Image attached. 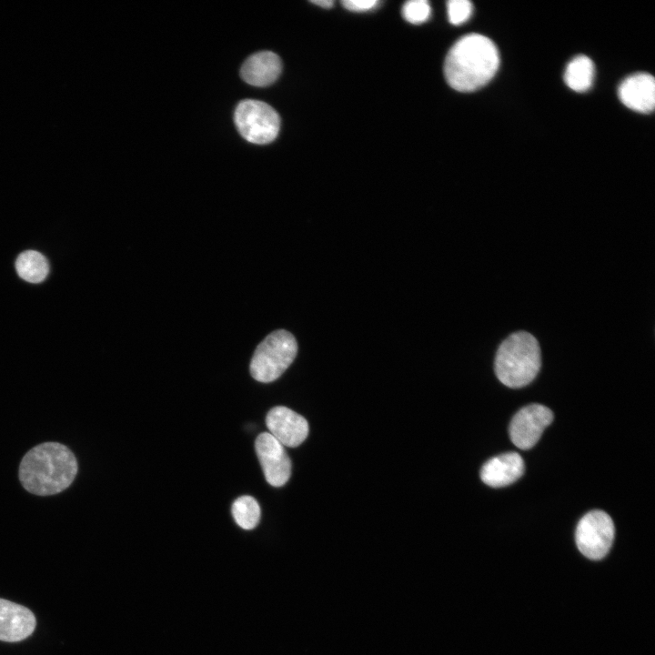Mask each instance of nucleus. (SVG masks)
Instances as JSON below:
<instances>
[{"label": "nucleus", "mask_w": 655, "mask_h": 655, "mask_svg": "<svg viewBox=\"0 0 655 655\" xmlns=\"http://www.w3.org/2000/svg\"><path fill=\"white\" fill-rule=\"evenodd\" d=\"M499 55L487 36L469 34L449 49L444 63L448 84L459 92H472L488 84L498 71Z\"/></svg>", "instance_id": "nucleus-1"}, {"label": "nucleus", "mask_w": 655, "mask_h": 655, "mask_svg": "<svg viewBox=\"0 0 655 655\" xmlns=\"http://www.w3.org/2000/svg\"><path fill=\"white\" fill-rule=\"evenodd\" d=\"M77 472L73 452L63 444L45 442L31 448L22 458L19 479L30 493L57 494L71 485Z\"/></svg>", "instance_id": "nucleus-2"}, {"label": "nucleus", "mask_w": 655, "mask_h": 655, "mask_svg": "<svg viewBox=\"0 0 655 655\" xmlns=\"http://www.w3.org/2000/svg\"><path fill=\"white\" fill-rule=\"evenodd\" d=\"M541 366L540 348L535 337L526 331L509 335L499 345L495 357L499 380L511 388L529 384Z\"/></svg>", "instance_id": "nucleus-3"}, {"label": "nucleus", "mask_w": 655, "mask_h": 655, "mask_svg": "<svg viewBox=\"0 0 655 655\" xmlns=\"http://www.w3.org/2000/svg\"><path fill=\"white\" fill-rule=\"evenodd\" d=\"M297 353L294 336L284 329L276 330L257 347L250 362V374L257 381L272 382L291 365Z\"/></svg>", "instance_id": "nucleus-4"}, {"label": "nucleus", "mask_w": 655, "mask_h": 655, "mask_svg": "<svg viewBox=\"0 0 655 655\" xmlns=\"http://www.w3.org/2000/svg\"><path fill=\"white\" fill-rule=\"evenodd\" d=\"M235 123L241 136L247 141L263 145L272 142L280 128L276 110L265 102L247 99L235 110Z\"/></svg>", "instance_id": "nucleus-5"}, {"label": "nucleus", "mask_w": 655, "mask_h": 655, "mask_svg": "<svg viewBox=\"0 0 655 655\" xmlns=\"http://www.w3.org/2000/svg\"><path fill=\"white\" fill-rule=\"evenodd\" d=\"M615 529L611 518L602 510L584 515L576 529V543L579 551L590 559H600L609 552Z\"/></svg>", "instance_id": "nucleus-6"}, {"label": "nucleus", "mask_w": 655, "mask_h": 655, "mask_svg": "<svg viewBox=\"0 0 655 655\" xmlns=\"http://www.w3.org/2000/svg\"><path fill=\"white\" fill-rule=\"evenodd\" d=\"M553 418L552 411L544 405L530 404L523 407L509 424V433L512 443L520 449H529L539 441Z\"/></svg>", "instance_id": "nucleus-7"}, {"label": "nucleus", "mask_w": 655, "mask_h": 655, "mask_svg": "<svg viewBox=\"0 0 655 655\" xmlns=\"http://www.w3.org/2000/svg\"><path fill=\"white\" fill-rule=\"evenodd\" d=\"M255 448L267 483L273 487L285 485L291 475V461L284 446L264 432L257 437Z\"/></svg>", "instance_id": "nucleus-8"}, {"label": "nucleus", "mask_w": 655, "mask_h": 655, "mask_svg": "<svg viewBox=\"0 0 655 655\" xmlns=\"http://www.w3.org/2000/svg\"><path fill=\"white\" fill-rule=\"evenodd\" d=\"M266 424L271 434L283 446H299L308 435V424L305 418L283 406L269 410Z\"/></svg>", "instance_id": "nucleus-9"}, {"label": "nucleus", "mask_w": 655, "mask_h": 655, "mask_svg": "<svg viewBox=\"0 0 655 655\" xmlns=\"http://www.w3.org/2000/svg\"><path fill=\"white\" fill-rule=\"evenodd\" d=\"M620 101L631 110L649 114L655 106L654 77L646 73L628 76L619 86Z\"/></svg>", "instance_id": "nucleus-10"}, {"label": "nucleus", "mask_w": 655, "mask_h": 655, "mask_svg": "<svg viewBox=\"0 0 655 655\" xmlns=\"http://www.w3.org/2000/svg\"><path fill=\"white\" fill-rule=\"evenodd\" d=\"M35 618L24 606L0 599V640L19 641L34 631Z\"/></svg>", "instance_id": "nucleus-11"}, {"label": "nucleus", "mask_w": 655, "mask_h": 655, "mask_svg": "<svg viewBox=\"0 0 655 655\" xmlns=\"http://www.w3.org/2000/svg\"><path fill=\"white\" fill-rule=\"evenodd\" d=\"M524 473V461L517 452H507L489 459L481 468V480L488 486L500 488L519 479Z\"/></svg>", "instance_id": "nucleus-12"}, {"label": "nucleus", "mask_w": 655, "mask_h": 655, "mask_svg": "<svg viewBox=\"0 0 655 655\" xmlns=\"http://www.w3.org/2000/svg\"><path fill=\"white\" fill-rule=\"evenodd\" d=\"M282 70L278 55L262 51L249 56L242 65L241 76L249 85L267 86L274 83Z\"/></svg>", "instance_id": "nucleus-13"}, {"label": "nucleus", "mask_w": 655, "mask_h": 655, "mask_svg": "<svg viewBox=\"0 0 655 655\" xmlns=\"http://www.w3.org/2000/svg\"><path fill=\"white\" fill-rule=\"evenodd\" d=\"M594 71V64L590 57L577 55L568 64L564 81L573 91L585 92L592 86Z\"/></svg>", "instance_id": "nucleus-14"}, {"label": "nucleus", "mask_w": 655, "mask_h": 655, "mask_svg": "<svg viewBox=\"0 0 655 655\" xmlns=\"http://www.w3.org/2000/svg\"><path fill=\"white\" fill-rule=\"evenodd\" d=\"M15 268L19 277L30 283L43 281L49 272L47 260L35 250H27L20 254L15 262Z\"/></svg>", "instance_id": "nucleus-15"}, {"label": "nucleus", "mask_w": 655, "mask_h": 655, "mask_svg": "<svg viewBox=\"0 0 655 655\" xmlns=\"http://www.w3.org/2000/svg\"><path fill=\"white\" fill-rule=\"evenodd\" d=\"M232 515L240 528L253 529L260 519V507L253 497L242 496L233 502Z\"/></svg>", "instance_id": "nucleus-16"}, {"label": "nucleus", "mask_w": 655, "mask_h": 655, "mask_svg": "<svg viewBox=\"0 0 655 655\" xmlns=\"http://www.w3.org/2000/svg\"><path fill=\"white\" fill-rule=\"evenodd\" d=\"M402 15L411 24H421L430 16V5L425 0H412L402 6Z\"/></svg>", "instance_id": "nucleus-17"}, {"label": "nucleus", "mask_w": 655, "mask_h": 655, "mask_svg": "<svg viewBox=\"0 0 655 655\" xmlns=\"http://www.w3.org/2000/svg\"><path fill=\"white\" fill-rule=\"evenodd\" d=\"M447 10L449 22L458 25L470 17L473 6L468 0H450L447 3Z\"/></svg>", "instance_id": "nucleus-18"}, {"label": "nucleus", "mask_w": 655, "mask_h": 655, "mask_svg": "<svg viewBox=\"0 0 655 655\" xmlns=\"http://www.w3.org/2000/svg\"><path fill=\"white\" fill-rule=\"evenodd\" d=\"M379 4L377 0H345L343 6L352 12H367L375 8Z\"/></svg>", "instance_id": "nucleus-19"}, {"label": "nucleus", "mask_w": 655, "mask_h": 655, "mask_svg": "<svg viewBox=\"0 0 655 655\" xmlns=\"http://www.w3.org/2000/svg\"><path fill=\"white\" fill-rule=\"evenodd\" d=\"M312 3L323 8H330L334 5L332 0H317Z\"/></svg>", "instance_id": "nucleus-20"}]
</instances>
